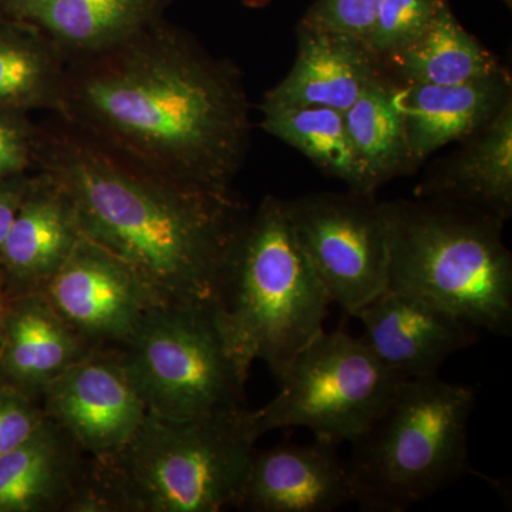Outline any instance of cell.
Here are the masks:
<instances>
[{"label": "cell", "mask_w": 512, "mask_h": 512, "mask_svg": "<svg viewBox=\"0 0 512 512\" xmlns=\"http://www.w3.org/2000/svg\"><path fill=\"white\" fill-rule=\"evenodd\" d=\"M60 117L157 170L228 190L251 134L242 74L164 18L67 63Z\"/></svg>", "instance_id": "obj_1"}, {"label": "cell", "mask_w": 512, "mask_h": 512, "mask_svg": "<svg viewBox=\"0 0 512 512\" xmlns=\"http://www.w3.org/2000/svg\"><path fill=\"white\" fill-rule=\"evenodd\" d=\"M35 171L73 202L84 237L138 276L160 305L217 308L247 204L121 153L53 114L37 124Z\"/></svg>", "instance_id": "obj_2"}, {"label": "cell", "mask_w": 512, "mask_h": 512, "mask_svg": "<svg viewBox=\"0 0 512 512\" xmlns=\"http://www.w3.org/2000/svg\"><path fill=\"white\" fill-rule=\"evenodd\" d=\"M249 409L191 420L147 413L126 446L93 460L89 512H220L237 507L256 437Z\"/></svg>", "instance_id": "obj_3"}, {"label": "cell", "mask_w": 512, "mask_h": 512, "mask_svg": "<svg viewBox=\"0 0 512 512\" xmlns=\"http://www.w3.org/2000/svg\"><path fill=\"white\" fill-rule=\"evenodd\" d=\"M330 301L303 251L286 201L266 195L242 234L215 322L225 345L249 376L255 360L276 380L322 332Z\"/></svg>", "instance_id": "obj_4"}, {"label": "cell", "mask_w": 512, "mask_h": 512, "mask_svg": "<svg viewBox=\"0 0 512 512\" xmlns=\"http://www.w3.org/2000/svg\"><path fill=\"white\" fill-rule=\"evenodd\" d=\"M387 288L439 305L478 332L512 333V256L503 224L454 204L386 202Z\"/></svg>", "instance_id": "obj_5"}, {"label": "cell", "mask_w": 512, "mask_h": 512, "mask_svg": "<svg viewBox=\"0 0 512 512\" xmlns=\"http://www.w3.org/2000/svg\"><path fill=\"white\" fill-rule=\"evenodd\" d=\"M476 404L474 386L439 375L403 380L346 460L360 510L409 511L470 473Z\"/></svg>", "instance_id": "obj_6"}, {"label": "cell", "mask_w": 512, "mask_h": 512, "mask_svg": "<svg viewBox=\"0 0 512 512\" xmlns=\"http://www.w3.org/2000/svg\"><path fill=\"white\" fill-rule=\"evenodd\" d=\"M119 349L148 413L191 420L245 407L249 376L225 345L214 309L154 306Z\"/></svg>", "instance_id": "obj_7"}, {"label": "cell", "mask_w": 512, "mask_h": 512, "mask_svg": "<svg viewBox=\"0 0 512 512\" xmlns=\"http://www.w3.org/2000/svg\"><path fill=\"white\" fill-rule=\"evenodd\" d=\"M403 380L362 338L322 330L278 380L274 399L249 410L252 433L259 439L269 431L302 427L315 439L352 444L383 413Z\"/></svg>", "instance_id": "obj_8"}, {"label": "cell", "mask_w": 512, "mask_h": 512, "mask_svg": "<svg viewBox=\"0 0 512 512\" xmlns=\"http://www.w3.org/2000/svg\"><path fill=\"white\" fill-rule=\"evenodd\" d=\"M303 251L330 301L353 316L387 288L389 212L372 195L315 194L286 201Z\"/></svg>", "instance_id": "obj_9"}, {"label": "cell", "mask_w": 512, "mask_h": 512, "mask_svg": "<svg viewBox=\"0 0 512 512\" xmlns=\"http://www.w3.org/2000/svg\"><path fill=\"white\" fill-rule=\"evenodd\" d=\"M40 402L93 460L126 446L148 413L119 348L87 353L46 387Z\"/></svg>", "instance_id": "obj_10"}, {"label": "cell", "mask_w": 512, "mask_h": 512, "mask_svg": "<svg viewBox=\"0 0 512 512\" xmlns=\"http://www.w3.org/2000/svg\"><path fill=\"white\" fill-rule=\"evenodd\" d=\"M39 292L93 349L120 348L160 305L123 261L84 234Z\"/></svg>", "instance_id": "obj_11"}, {"label": "cell", "mask_w": 512, "mask_h": 512, "mask_svg": "<svg viewBox=\"0 0 512 512\" xmlns=\"http://www.w3.org/2000/svg\"><path fill=\"white\" fill-rule=\"evenodd\" d=\"M353 316L365 328L366 345L402 379L439 375L447 359L481 336L441 306L389 288Z\"/></svg>", "instance_id": "obj_12"}, {"label": "cell", "mask_w": 512, "mask_h": 512, "mask_svg": "<svg viewBox=\"0 0 512 512\" xmlns=\"http://www.w3.org/2000/svg\"><path fill=\"white\" fill-rule=\"evenodd\" d=\"M339 444L315 439L255 448L237 510L332 512L355 501Z\"/></svg>", "instance_id": "obj_13"}, {"label": "cell", "mask_w": 512, "mask_h": 512, "mask_svg": "<svg viewBox=\"0 0 512 512\" xmlns=\"http://www.w3.org/2000/svg\"><path fill=\"white\" fill-rule=\"evenodd\" d=\"M93 461L46 417L0 456V512H89Z\"/></svg>", "instance_id": "obj_14"}, {"label": "cell", "mask_w": 512, "mask_h": 512, "mask_svg": "<svg viewBox=\"0 0 512 512\" xmlns=\"http://www.w3.org/2000/svg\"><path fill=\"white\" fill-rule=\"evenodd\" d=\"M82 238L76 208L66 192L35 171L0 249V281L8 298L42 291Z\"/></svg>", "instance_id": "obj_15"}, {"label": "cell", "mask_w": 512, "mask_h": 512, "mask_svg": "<svg viewBox=\"0 0 512 512\" xmlns=\"http://www.w3.org/2000/svg\"><path fill=\"white\" fill-rule=\"evenodd\" d=\"M383 73L363 40L299 23L295 63L265 93L259 109L326 107L345 113Z\"/></svg>", "instance_id": "obj_16"}, {"label": "cell", "mask_w": 512, "mask_h": 512, "mask_svg": "<svg viewBox=\"0 0 512 512\" xmlns=\"http://www.w3.org/2000/svg\"><path fill=\"white\" fill-rule=\"evenodd\" d=\"M171 0H0V13L35 26L67 62L119 45L164 18Z\"/></svg>", "instance_id": "obj_17"}, {"label": "cell", "mask_w": 512, "mask_h": 512, "mask_svg": "<svg viewBox=\"0 0 512 512\" xmlns=\"http://www.w3.org/2000/svg\"><path fill=\"white\" fill-rule=\"evenodd\" d=\"M92 350L42 292L8 298L0 379L40 400L53 380Z\"/></svg>", "instance_id": "obj_18"}, {"label": "cell", "mask_w": 512, "mask_h": 512, "mask_svg": "<svg viewBox=\"0 0 512 512\" xmlns=\"http://www.w3.org/2000/svg\"><path fill=\"white\" fill-rule=\"evenodd\" d=\"M508 99V70L458 86L396 83V103L416 164L447 144L474 136Z\"/></svg>", "instance_id": "obj_19"}, {"label": "cell", "mask_w": 512, "mask_h": 512, "mask_svg": "<svg viewBox=\"0 0 512 512\" xmlns=\"http://www.w3.org/2000/svg\"><path fill=\"white\" fill-rule=\"evenodd\" d=\"M474 136L417 194L466 205L505 222L512 214V99Z\"/></svg>", "instance_id": "obj_20"}, {"label": "cell", "mask_w": 512, "mask_h": 512, "mask_svg": "<svg viewBox=\"0 0 512 512\" xmlns=\"http://www.w3.org/2000/svg\"><path fill=\"white\" fill-rule=\"evenodd\" d=\"M382 67L397 83L431 86L477 82L507 70L460 25L448 2L414 42L383 60Z\"/></svg>", "instance_id": "obj_21"}, {"label": "cell", "mask_w": 512, "mask_h": 512, "mask_svg": "<svg viewBox=\"0 0 512 512\" xmlns=\"http://www.w3.org/2000/svg\"><path fill=\"white\" fill-rule=\"evenodd\" d=\"M67 63L35 26L0 13V111L56 113Z\"/></svg>", "instance_id": "obj_22"}, {"label": "cell", "mask_w": 512, "mask_h": 512, "mask_svg": "<svg viewBox=\"0 0 512 512\" xmlns=\"http://www.w3.org/2000/svg\"><path fill=\"white\" fill-rule=\"evenodd\" d=\"M343 117L367 195L416 167L396 103V82L386 73L367 87Z\"/></svg>", "instance_id": "obj_23"}, {"label": "cell", "mask_w": 512, "mask_h": 512, "mask_svg": "<svg viewBox=\"0 0 512 512\" xmlns=\"http://www.w3.org/2000/svg\"><path fill=\"white\" fill-rule=\"evenodd\" d=\"M259 110L261 127L266 133L296 148L323 174L348 184L350 191L367 195L342 111L326 107H264Z\"/></svg>", "instance_id": "obj_24"}, {"label": "cell", "mask_w": 512, "mask_h": 512, "mask_svg": "<svg viewBox=\"0 0 512 512\" xmlns=\"http://www.w3.org/2000/svg\"><path fill=\"white\" fill-rule=\"evenodd\" d=\"M448 0H383L365 40L380 64L409 46L433 22Z\"/></svg>", "instance_id": "obj_25"}, {"label": "cell", "mask_w": 512, "mask_h": 512, "mask_svg": "<svg viewBox=\"0 0 512 512\" xmlns=\"http://www.w3.org/2000/svg\"><path fill=\"white\" fill-rule=\"evenodd\" d=\"M382 3L383 0H316L301 23L365 42Z\"/></svg>", "instance_id": "obj_26"}, {"label": "cell", "mask_w": 512, "mask_h": 512, "mask_svg": "<svg viewBox=\"0 0 512 512\" xmlns=\"http://www.w3.org/2000/svg\"><path fill=\"white\" fill-rule=\"evenodd\" d=\"M45 419L39 399L0 379V456L28 440Z\"/></svg>", "instance_id": "obj_27"}, {"label": "cell", "mask_w": 512, "mask_h": 512, "mask_svg": "<svg viewBox=\"0 0 512 512\" xmlns=\"http://www.w3.org/2000/svg\"><path fill=\"white\" fill-rule=\"evenodd\" d=\"M37 124L23 111H0V181L35 171Z\"/></svg>", "instance_id": "obj_28"}, {"label": "cell", "mask_w": 512, "mask_h": 512, "mask_svg": "<svg viewBox=\"0 0 512 512\" xmlns=\"http://www.w3.org/2000/svg\"><path fill=\"white\" fill-rule=\"evenodd\" d=\"M33 173L15 175L0 181V249L8 237L20 205L28 194Z\"/></svg>", "instance_id": "obj_29"}, {"label": "cell", "mask_w": 512, "mask_h": 512, "mask_svg": "<svg viewBox=\"0 0 512 512\" xmlns=\"http://www.w3.org/2000/svg\"><path fill=\"white\" fill-rule=\"evenodd\" d=\"M6 308H8V295L0 281V340H2L3 325H5Z\"/></svg>", "instance_id": "obj_30"}, {"label": "cell", "mask_w": 512, "mask_h": 512, "mask_svg": "<svg viewBox=\"0 0 512 512\" xmlns=\"http://www.w3.org/2000/svg\"><path fill=\"white\" fill-rule=\"evenodd\" d=\"M239 2L244 3L249 8H264V6L269 5L274 0H239Z\"/></svg>", "instance_id": "obj_31"}, {"label": "cell", "mask_w": 512, "mask_h": 512, "mask_svg": "<svg viewBox=\"0 0 512 512\" xmlns=\"http://www.w3.org/2000/svg\"><path fill=\"white\" fill-rule=\"evenodd\" d=\"M503 2L505 3V5L508 6V8L511 9V6H512V0H503Z\"/></svg>", "instance_id": "obj_32"}]
</instances>
